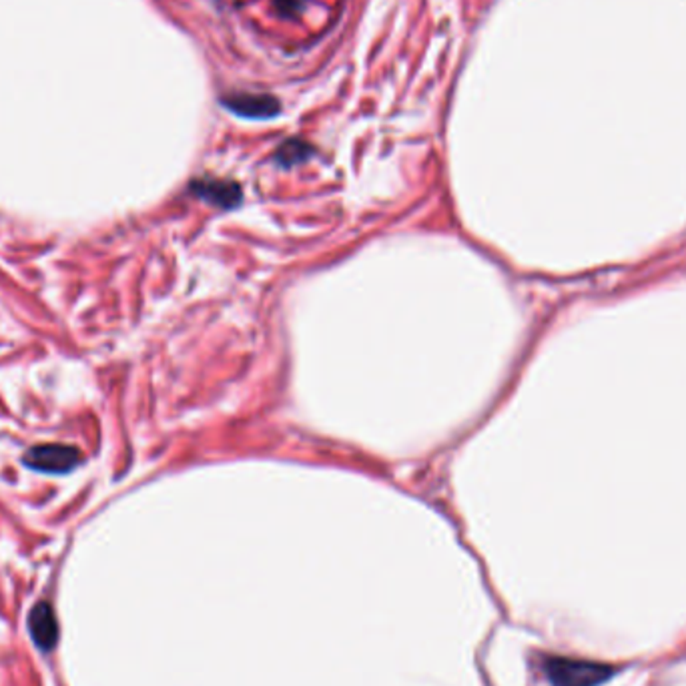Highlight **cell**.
<instances>
[{"instance_id": "3957f363", "label": "cell", "mask_w": 686, "mask_h": 686, "mask_svg": "<svg viewBox=\"0 0 686 686\" xmlns=\"http://www.w3.org/2000/svg\"><path fill=\"white\" fill-rule=\"evenodd\" d=\"M221 105L229 113L251 121H268L281 113L279 100L265 93H229L221 97Z\"/></svg>"}, {"instance_id": "5b68a950", "label": "cell", "mask_w": 686, "mask_h": 686, "mask_svg": "<svg viewBox=\"0 0 686 686\" xmlns=\"http://www.w3.org/2000/svg\"><path fill=\"white\" fill-rule=\"evenodd\" d=\"M193 189L199 197H203L209 203H215L219 207H233L241 201V189L231 181H195Z\"/></svg>"}, {"instance_id": "277c9868", "label": "cell", "mask_w": 686, "mask_h": 686, "mask_svg": "<svg viewBox=\"0 0 686 686\" xmlns=\"http://www.w3.org/2000/svg\"><path fill=\"white\" fill-rule=\"evenodd\" d=\"M29 630L41 651H52L59 643V622L49 602H39L29 616Z\"/></svg>"}, {"instance_id": "52a82bcc", "label": "cell", "mask_w": 686, "mask_h": 686, "mask_svg": "<svg viewBox=\"0 0 686 686\" xmlns=\"http://www.w3.org/2000/svg\"><path fill=\"white\" fill-rule=\"evenodd\" d=\"M309 0H273V6L283 18H291L301 14L307 8Z\"/></svg>"}, {"instance_id": "7a4b0ae2", "label": "cell", "mask_w": 686, "mask_h": 686, "mask_svg": "<svg viewBox=\"0 0 686 686\" xmlns=\"http://www.w3.org/2000/svg\"><path fill=\"white\" fill-rule=\"evenodd\" d=\"M24 465L44 474H67L82 462L79 447L67 444L34 446L23 457Z\"/></svg>"}, {"instance_id": "8992f818", "label": "cell", "mask_w": 686, "mask_h": 686, "mask_svg": "<svg viewBox=\"0 0 686 686\" xmlns=\"http://www.w3.org/2000/svg\"><path fill=\"white\" fill-rule=\"evenodd\" d=\"M311 153H314V149H311L307 143L299 141V139H291V141L283 143L281 147L277 149L276 159H277V163L283 164V167H291V164L305 161Z\"/></svg>"}, {"instance_id": "6da1fadb", "label": "cell", "mask_w": 686, "mask_h": 686, "mask_svg": "<svg viewBox=\"0 0 686 686\" xmlns=\"http://www.w3.org/2000/svg\"><path fill=\"white\" fill-rule=\"evenodd\" d=\"M548 681L554 686H598L615 676L616 669L608 664L574 661V658L550 656L544 661Z\"/></svg>"}]
</instances>
